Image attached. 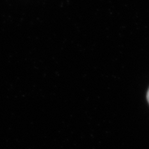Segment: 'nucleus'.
<instances>
[{
	"instance_id": "nucleus-1",
	"label": "nucleus",
	"mask_w": 149,
	"mask_h": 149,
	"mask_svg": "<svg viewBox=\"0 0 149 149\" xmlns=\"http://www.w3.org/2000/svg\"><path fill=\"white\" fill-rule=\"evenodd\" d=\"M147 101H148V103H149V89H148V91H147Z\"/></svg>"
}]
</instances>
